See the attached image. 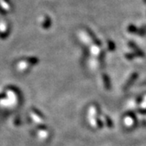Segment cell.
Segmentation results:
<instances>
[{"instance_id":"8992f818","label":"cell","mask_w":146,"mask_h":146,"mask_svg":"<svg viewBox=\"0 0 146 146\" xmlns=\"http://www.w3.org/2000/svg\"><path fill=\"white\" fill-rule=\"evenodd\" d=\"M139 112H141L142 114H146V110H139Z\"/></svg>"},{"instance_id":"3957f363","label":"cell","mask_w":146,"mask_h":146,"mask_svg":"<svg viewBox=\"0 0 146 146\" xmlns=\"http://www.w3.org/2000/svg\"><path fill=\"white\" fill-rule=\"evenodd\" d=\"M137 35L139 36H145L146 35V25H144L143 27H141V29H138V32H137Z\"/></svg>"},{"instance_id":"7a4b0ae2","label":"cell","mask_w":146,"mask_h":146,"mask_svg":"<svg viewBox=\"0 0 146 146\" xmlns=\"http://www.w3.org/2000/svg\"><path fill=\"white\" fill-rule=\"evenodd\" d=\"M138 29L135 25H130L128 28H127V31L129 32L130 33H132V34H137V32H138Z\"/></svg>"},{"instance_id":"277c9868","label":"cell","mask_w":146,"mask_h":146,"mask_svg":"<svg viewBox=\"0 0 146 146\" xmlns=\"http://www.w3.org/2000/svg\"><path fill=\"white\" fill-rule=\"evenodd\" d=\"M104 80L106 88H107V89H110V81L109 77H108L107 76H106V75L104 76Z\"/></svg>"},{"instance_id":"5b68a950","label":"cell","mask_w":146,"mask_h":146,"mask_svg":"<svg viewBox=\"0 0 146 146\" xmlns=\"http://www.w3.org/2000/svg\"><path fill=\"white\" fill-rule=\"evenodd\" d=\"M108 43H109V50H115V42H113L112 41L109 40V41H108Z\"/></svg>"},{"instance_id":"6da1fadb","label":"cell","mask_w":146,"mask_h":146,"mask_svg":"<svg viewBox=\"0 0 146 146\" xmlns=\"http://www.w3.org/2000/svg\"><path fill=\"white\" fill-rule=\"evenodd\" d=\"M137 76H138V74H137V73H133V74L131 76V77L130 79L128 80V81H127V84H126L125 87H124V89H128L131 85L135 82V80H136V78H137Z\"/></svg>"}]
</instances>
